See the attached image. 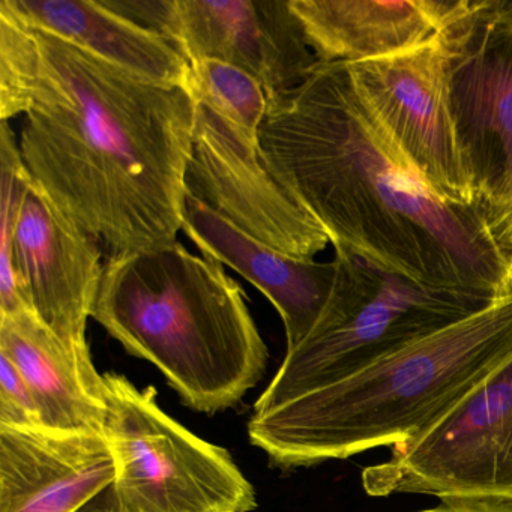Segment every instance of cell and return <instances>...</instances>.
<instances>
[{
  "label": "cell",
  "mask_w": 512,
  "mask_h": 512,
  "mask_svg": "<svg viewBox=\"0 0 512 512\" xmlns=\"http://www.w3.org/2000/svg\"><path fill=\"white\" fill-rule=\"evenodd\" d=\"M35 184L110 257L178 241L196 98L0 10V119Z\"/></svg>",
  "instance_id": "obj_1"
},
{
  "label": "cell",
  "mask_w": 512,
  "mask_h": 512,
  "mask_svg": "<svg viewBox=\"0 0 512 512\" xmlns=\"http://www.w3.org/2000/svg\"><path fill=\"white\" fill-rule=\"evenodd\" d=\"M266 166L350 251L433 286L512 292V256L475 208L446 202L386 139L346 62H317L271 107L259 136Z\"/></svg>",
  "instance_id": "obj_2"
},
{
  "label": "cell",
  "mask_w": 512,
  "mask_h": 512,
  "mask_svg": "<svg viewBox=\"0 0 512 512\" xmlns=\"http://www.w3.org/2000/svg\"><path fill=\"white\" fill-rule=\"evenodd\" d=\"M512 358V292L374 364L271 409L248 437L281 469L410 442Z\"/></svg>",
  "instance_id": "obj_3"
},
{
  "label": "cell",
  "mask_w": 512,
  "mask_h": 512,
  "mask_svg": "<svg viewBox=\"0 0 512 512\" xmlns=\"http://www.w3.org/2000/svg\"><path fill=\"white\" fill-rule=\"evenodd\" d=\"M92 319L208 415L241 403L268 364L242 286L178 241L109 257Z\"/></svg>",
  "instance_id": "obj_4"
},
{
  "label": "cell",
  "mask_w": 512,
  "mask_h": 512,
  "mask_svg": "<svg viewBox=\"0 0 512 512\" xmlns=\"http://www.w3.org/2000/svg\"><path fill=\"white\" fill-rule=\"evenodd\" d=\"M334 262L328 304L311 331L286 350L254 410L332 385L503 298L419 283L350 251H335Z\"/></svg>",
  "instance_id": "obj_5"
},
{
  "label": "cell",
  "mask_w": 512,
  "mask_h": 512,
  "mask_svg": "<svg viewBox=\"0 0 512 512\" xmlns=\"http://www.w3.org/2000/svg\"><path fill=\"white\" fill-rule=\"evenodd\" d=\"M104 436L115 458L122 512H250L256 491L232 455L167 415L154 386L103 374Z\"/></svg>",
  "instance_id": "obj_6"
},
{
  "label": "cell",
  "mask_w": 512,
  "mask_h": 512,
  "mask_svg": "<svg viewBox=\"0 0 512 512\" xmlns=\"http://www.w3.org/2000/svg\"><path fill=\"white\" fill-rule=\"evenodd\" d=\"M436 38L475 208L491 229L512 202V0H451Z\"/></svg>",
  "instance_id": "obj_7"
},
{
  "label": "cell",
  "mask_w": 512,
  "mask_h": 512,
  "mask_svg": "<svg viewBox=\"0 0 512 512\" xmlns=\"http://www.w3.org/2000/svg\"><path fill=\"white\" fill-rule=\"evenodd\" d=\"M371 497L512 499V358L436 424L362 472Z\"/></svg>",
  "instance_id": "obj_8"
},
{
  "label": "cell",
  "mask_w": 512,
  "mask_h": 512,
  "mask_svg": "<svg viewBox=\"0 0 512 512\" xmlns=\"http://www.w3.org/2000/svg\"><path fill=\"white\" fill-rule=\"evenodd\" d=\"M170 41L187 61L224 62L253 76L269 109L316 67L290 0H104Z\"/></svg>",
  "instance_id": "obj_9"
},
{
  "label": "cell",
  "mask_w": 512,
  "mask_h": 512,
  "mask_svg": "<svg viewBox=\"0 0 512 512\" xmlns=\"http://www.w3.org/2000/svg\"><path fill=\"white\" fill-rule=\"evenodd\" d=\"M347 67L380 130L418 178L440 199L475 208L437 38L400 55Z\"/></svg>",
  "instance_id": "obj_10"
},
{
  "label": "cell",
  "mask_w": 512,
  "mask_h": 512,
  "mask_svg": "<svg viewBox=\"0 0 512 512\" xmlns=\"http://www.w3.org/2000/svg\"><path fill=\"white\" fill-rule=\"evenodd\" d=\"M197 103L187 190L263 244L314 260L331 239L263 160L259 140Z\"/></svg>",
  "instance_id": "obj_11"
},
{
  "label": "cell",
  "mask_w": 512,
  "mask_h": 512,
  "mask_svg": "<svg viewBox=\"0 0 512 512\" xmlns=\"http://www.w3.org/2000/svg\"><path fill=\"white\" fill-rule=\"evenodd\" d=\"M103 245L32 179L11 244V268L31 310L68 346L91 355L86 329L103 278Z\"/></svg>",
  "instance_id": "obj_12"
},
{
  "label": "cell",
  "mask_w": 512,
  "mask_h": 512,
  "mask_svg": "<svg viewBox=\"0 0 512 512\" xmlns=\"http://www.w3.org/2000/svg\"><path fill=\"white\" fill-rule=\"evenodd\" d=\"M115 479L104 434L0 427V512H79Z\"/></svg>",
  "instance_id": "obj_13"
},
{
  "label": "cell",
  "mask_w": 512,
  "mask_h": 512,
  "mask_svg": "<svg viewBox=\"0 0 512 512\" xmlns=\"http://www.w3.org/2000/svg\"><path fill=\"white\" fill-rule=\"evenodd\" d=\"M182 232L206 259L229 266L272 302L295 347L322 314L337 278L332 262L296 259L242 232L187 190Z\"/></svg>",
  "instance_id": "obj_14"
},
{
  "label": "cell",
  "mask_w": 512,
  "mask_h": 512,
  "mask_svg": "<svg viewBox=\"0 0 512 512\" xmlns=\"http://www.w3.org/2000/svg\"><path fill=\"white\" fill-rule=\"evenodd\" d=\"M319 62L377 61L436 37L451 0H290Z\"/></svg>",
  "instance_id": "obj_15"
},
{
  "label": "cell",
  "mask_w": 512,
  "mask_h": 512,
  "mask_svg": "<svg viewBox=\"0 0 512 512\" xmlns=\"http://www.w3.org/2000/svg\"><path fill=\"white\" fill-rule=\"evenodd\" d=\"M0 353L31 386L44 427L104 434V380L91 355L68 346L32 311L0 314Z\"/></svg>",
  "instance_id": "obj_16"
},
{
  "label": "cell",
  "mask_w": 512,
  "mask_h": 512,
  "mask_svg": "<svg viewBox=\"0 0 512 512\" xmlns=\"http://www.w3.org/2000/svg\"><path fill=\"white\" fill-rule=\"evenodd\" d=\"M0 10L137 76L190 89L187 58L163 35L115 13L104 0H0Z\"/></svg>",
  "instance_id": "obj_17"
},
{
  "label": "cell",
  "mask_w": 512,
  "mask_h": 512,
  "mask_svg": "<svg viewBox=\"0 0 512 512\" xmlns=\"http://www.w3.org/2000/svg\"><path fill=\"white\" fill-rule=\"evenodd\" d=\"M190 91L196 101L220 113L227 121L259 140L269 112L263 86L250 74L224 62H191Z\"/></svg>",
  "instance_id": "obj_18"
},
{
  "label": "cell",
  "mask_w": 512,
  "mask_h": 512,
  "mask_svg": "<svg viewBox=\"0 0 512 512\" xmlns=\"http://www.w3.org/2000/svg\"><path fill=\"white\" fill-rule=\"evenodd\" d=\"M0 172H2V209H0V314L32 311L25 290L11 268V244L19 221L23 197L32 178L20 152V143L10 121L0 128ZM34 313V311H32Z\"/></svg>",
  "instance_id": "obj_19"
},
{
  "label": "cell",
  "mask_w": 512,
  "mask_h": 512,
  "mask_svg": "<svg viewBox=\"0 0 512 512\" xmlns=\"http://www.w3.org/2000/svg\"><path fill=\"white\" fill-rule=\"evenodd\" d=\"M0 427H44L31 386L4 353H0Z\"/></svg>",
  "instance_id": "obj_20"
},
{
  "label": "cell",
  "mask_w": 512,
  "mask_h": 512,
  "mask_svg": "<svg viewBox=\"0 0 512 512\" xmlns=\"http://www.w3.org/2000/svg\"><path fill=\"white\" fill-rule=\"evenodd\" d=\"M412 512H512V499L487 497H448L436 505Z\"/></svg>",
  "instance_id": "obj_21"
},
{
  "label": "cell",
  "mask_w": 512,
  "mask_h": 512,
  "mask_svg": "<svg viewBox=\"0 0 512 512\" xmlns=\"http://www.w3.org/2000/svg\"><path fill=\"white\" fill-rule=\"evenodd\" d=\"M490 233L497 245L512 256V202L500 220L491 227Z\"/></svg>",
  "instance_id": "obj_22"
},
{
  "label": "cell",
  "mask_w": 512,
  "mask_h": 512,
  "mask_svg": "<svg viewBox=\"0 0 512 512\" xmlns=\"http://www.w3.org/2000/svg\"><path fill=\"white\" fill-rule=\"evenodd\" d=\"M79 512H122L119 506L118 499H116L115 490L113 487L107 488L106 491L95 497L94 500L83 506Z\"/></svg>",
  "instance_id": "obj_23"
}]
</instances>
